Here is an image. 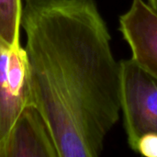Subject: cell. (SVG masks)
<instances>
[{
  "label": "cell",
  "mask_w": 157,
  "mask_h": 157,
  "mask_svg": "<svg viewBox=\"0 0 157 157\" xmlns=\"http://www.w3.org/2000/svg\"><path fill=\"white\" fill-rule=\"evenodd\" d=\"M21 0H0V38L10 47L20 44Z\"/></svg>",
  "instance_id": "obj_7"
},
{
  "label": "cell",
  "mask_w": 157,
  "mask_h": 157,
  "mask_svg": "<svg viewBox=\"0 0 157 157\" xmlns=\"http://www.w3.org/2000/svg\"><path fill=\"white\" fill-rule=\"evenodd\" d=\"M134 152L147 157H157V134L147 133L143 135L137 142Z\"/></svg>",
  "instance_id": "obj_8"
},
{
  "label": "cell",
  "mask_w": 157,
  "mask_h": 157,
  "mask_svg": "<svg viewBox=\"0 0 157 157\" xmlns=\"http://www.w3.org/2000/svg\"><path fill=\"white\" fill-rule=\"evenodd\" d=\"M120 30L132 51V60L157 79V12L144 0H132L120 17Z\"/></svg>",
  "instance_id": "obj_3"
},
{
  "label": "cell",
  "mask_w": 157,
  "mask_h": 157,
  "mask_svg": "<svg viewBox=\"0 0 157 157\" xmlns=\"http://www.w3.org/2000/svg\"><path fill=\"white\" fill-rule=\"evenodd\" d=\"M6 76L12 94L27 105L29 69L25 49L21 45L12 46L8 50Z\"/></svg>",
  "instance_id": "obj_6"
},
{
  "label": "cell",
  "mask_w": 157,
  "mask_h": 157,
  "mask_svg": "<svg viewBox=\"0 0 157 157\" xmlns=\"http://www.w3.org/2000/svg\"><path fill=\"white\" fill-rule=\"evenodd\" d=\"M9 48L10 46L0 38V154L13 124L26 106L12 94L8 85L6 62Z\"/></svg>",
  "instance_id": "obj_5"
},
{
  "label": "cell",
  "mask_w": 157,
  "mask_h": 157,
  "mask_svg": "<svg viewBox=\"0 0 157 157\" xmlns=\"http://www.w3.org/2000/svg\"><path fill=\"white\" fill-rule=\"evenodd\" d=\"M0 157H58L49 128L31 105H26L9 132Z\"/></svg>",
  "instance_id": "obj_4"
},
{
  "label": "cell",
  "mask_w": 157,
  "mask_h": 157,
  "mask_svg": "<svg viewBox=\"0 0 157 157\" xmlns=\"http://www.w3.org/2000/svg\"><path fill=\"white\" fill-rule=\"evenodd\" d=\"M149 5L157 12V0H147Z\"/></svg>",
  "instance_id": "obj_9"
},
{
  "label": "cell",
  "mask_w": 157,
  "mask_h": 157,
  "mask_svg": "<svg viewBox=\"0 0 157 157\" xmlns=\"http://www.w3.org/2000/svg\"><path fill=\"white\" fill-rule=\"evenodd\" d=\"M121 63V105L130 147L144 134H157V79L132 59Z\"/></svg>",
  "instance_id": "obj_2"
},
{
  "label": "cell",
  "mask_w": 157,
  "mask_h": 157,
  "mask_svg": "<svg viewBox=\"0 0 157 157\" xmlns=\"http://www.w3.org/2000/svg\"><path fill=\"white\" fill-rule=\"evenodd\" d=\"M27 105L43 117L58 157H97L120 119L121 63L95 0H25Z\"/></svg>",
  "instance_id": "obj_1"
}]
</instances>
